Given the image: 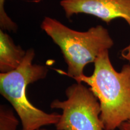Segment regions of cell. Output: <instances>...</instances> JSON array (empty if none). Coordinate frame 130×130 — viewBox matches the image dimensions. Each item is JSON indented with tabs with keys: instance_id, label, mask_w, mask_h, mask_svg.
<instances>
[{
	"instance_id": "9",
	"label": "cell",
	"mask_w": 130,
	"mask_h": 130,
	"mask_svg": "<svg viewBox=\"0 0 130 130\" xmlns=\"http://www.w3.org/2000/svg\"><path fill=\"white\" fill-rule=\"evenodd\" d=\"M121 57L123 59L126 60L130 63V42L129 45L121 51Z\"/></svg>"
},
{
	"instance_id": "2",
	"label": "cell",
	"mask_w": 130,
	"mask_h": 130,
	"mask_svg": "<svg viewBox=\"0 0 130 130\" xmlns=\"http://www.w3.org/2000/svg\"><path fill=\"white\" fill-rule=\"evenodd\" d=\"M35 53L30 48L21 64L13 71L0 73V93L12 105L22 123V130H37L42 126L56 125L61 115L47 113L28 100L27 86L46 77V66L33 64Z\"/></svg>"
},
{
	"instance_id": "12",
	"label": "cell",
	"mask_w": 130,
	"mask_h": 130,
	"mask_svg": "<svg viewBox=\"0 0 130 130\" xmlns=\"http://www.w3.org/2000/svg\"><path fill=\"white\" fill-rule=\"evenodd\" d=\"M129 121H130V119H129Z\"/></svg>"
},
{
	"instance_id": "3",
	"label": "cell",
	"mask_w": 130,
	"mask_h": 130,
	"mask_svg": "<svg viewBox=\"0 0 130 130\" xmlns=\"http://www.w3.org/2000/svg\"><path fill=\"white\" fill-rule=\"evenodd\" d=\"M41 28L60 48L68 65L66 75L74 79L84 75L87 64L94 63L100 54L114 45L109 32L101 25L78 31L56 19L45 17Z\"/></svg>"
},
{
	"instance_id": "7",
	"label": "cell",
	"mask_w": 130,
	"mask_h": 130,
	"mask_svg": "<svg viewBox=\"0 0 130 130\" xmlns=\"http://www.w3.org/2000/svg\"><path fill=\"white\" fill-rule=\"evenodd\" d=\"M19 121L12 110L4 105L0 107V130H16Z\"/></svg>"
},
{
	"instance_id": "11",
	"label": "cell",
	"mask_w": 130,
	"mask_h": 130,
	"mask_svg": "<svg viewBox=\"0 0 130 130\" xmlns=\"http://www.w3.org/2000/svg\"><path fill=\"white\" fill-rule=\"evenodd\" d=\"M37 130H48V129H43V128H40V129H37Z\"/></svg>"
},
{
	"instance_id": "5",
	"label": "cell",
	"mask_w": 130,
	"mask_h": 130,
	"mask_svg": "<svg viewBox=\"0 0 130 130\" xmlns=\"http://www.w3.org/2000/svg\"><path fill=\"white\" fill-rule=\"evenodd\" d=\"M60 6L68 18L74 14H88L107 24L122 18L130 28V0H61Z\"/></svg>"
},
{
	"instance_id": "10",
	"label": "cell",
	"mask_w": 130,
	"mask_h": 130,
	"mask_svg": "<svg viewBox=\"0 0 130 130\" xmlns=\"http://www.w3.org/2000/svg\"><path fill=\"white\" fill-rule=\"evenodd\" d=\"M119 130H130V121L125 122L119 127Z\"/></svg>"
},
{
	"instance_id": "6",
	"label": "cell",
	"mask_w": 130,
	"mask_h": 130,
	"mask_svg": "<svg viewBox=\"0 0 130 130\" xmlns=\"http://www.w3.org/2000/svg\"><path fill=\"white\" fill-rule=\"evenodd\" d=\"M26 51L15 45L12 37L0 30V72L7 73L16 69L21 64Z\"/></svg>"
},
{
	"instance_id": "8",
	"label": "cell",
	"mask_w": 130,
	"mask_h": 130,
	"mask_svg": "<svg viewBox=\"0 0 130 130\" xmlns=\"http://www.w3.org/2000/svg\"><path fill=\"white\" fill-rule=\"evenodd\" d=\"M4 1L0 0V25L1 30H7L9 31H15L17 30L18 26L15 22L9 17L4 10Z\"/></svg>"
},
{
	"instance_id": "4",
	"label": "cell",
	"mask_w": 130,
	"mask_h": 130,
	"mask_svg": "<svg viewBox=\"0 0 130 130\" xmlns=\"http://www.w3.org/2000/svg\"><path fill=\"white\" fill-rule=\"evenodd\" d=\"M65 93L67 100H55L50 104L51 108L62 110L55 125L57 130H104L100 102L89 87L77 83Z\"/></svg>"
},
{
	"instance_id": "1",
	"label": "cell",
	"mask_w": 130,
	"mask_h": 130,
	"mask_svg": "<svg viewBox=\"0 0 130 130\" xmlns=\"http://www.w3.org/2000/svg\"><path fill=\"white\" fill-rule=\"evenodd\" d=\"M94 65L92 75L84 74L75 80L87 84L98 100L104 130H115L130 119V64L116 71L107 50L100 54Z\"/></svg>"
}]
</instances>
